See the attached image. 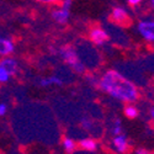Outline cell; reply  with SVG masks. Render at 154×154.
Masks as SVG:
<instances>
[{
  "label": "cell",
  "mask_w": 154,
  "mask_h": 154,
  "mask_svg": "<svg viewBox=\"0 0 154 154\" xmlns=\"http://www.w3.org/2000/svg\"><path fill=\"white\" fill-rule=\"evenodd\" d=\"M138 33L143 40L149 43L154 45V20H142L138 22L137 26Z\"/></svg>",
  "instance_id": "3"
},
{
  "label": "cell",
  "mask_w": 154,
  "mask_h": 154,
  "mask_svg": "<svg viewBox=\"0 0 154 154\" xmlns=\"http://www.w3.org/2000/svg\"><path fill=\"white\" fill-rule=\"evenodd\" d=\"M97 86L101 91L126 104H133L139 97L137 85L115 69H109L102 74L99 78Z\"/></svg>",
  "instance_id": "1"
},
{
  "label": "cell",
  "mask_w": 154,
  "mask_h": 154,
  "mask_svg": "<svg viewBox=\"0 0 154 154\" xmlns=\"http://www.w3.org/2000/svg\"><path fill=\"white\" fill-rule=\"evenodd\" d=\"M38 3H42V4H56V3H59L62 0H36Z\"/></svg>",
  "instance_id": "17"
},
{
  "label": "cell",
  "mask_w": 154,
  "mask_h": 154,
  "mask_svg": "<svg viewBox=\"0 0 154 154\" xmlns=\"http://www.w3.org/2000/svg\"><path fill=\"white\" fill-rule=\"evenodd\" d=\"M149 5H150V6L154 9V0H149Z\"/></svg>",
  "instance_id": "22"
},
{
  "label": "cell",
  "mask_w": 154,
  "mask_h": 154,
  "mask_svg": "<svg viewBox=\"0 0 154 154\" xmlns=\"http://www.w3.org/2000/svg\"><path fill=\"white\" fill-rule=\"evenodd\" d=\"M15 49V46L11 40L5 37H0V56L8 57L10 56Z\"/></svg>",
  "instance_id": "7"
},
{
  "label": "cell",
  "mask_w": 154,
  "mask_h": 154,
  "mask_svg": "<svg viewBox=\"0 0 154 154\" xmlns=\"http://www.w3.org/2000/svg\"><path fill=\"white\" fill-rule=\"evenodd\" d=\"M10 73L4 68L0 66V83H6L9 79H10Z\"/></svg>",
  "instance_id": "15"
},
{
  "label": "cell",
  "mask_w": 154,
  "mask_h": 154,
  "mask_svg": "<svg viewBox=\"0 0 154 154\" xmlns=\"http://www.w3.org/2000/svg\"><path fill=\"white\" fill-rule=\"evenodd\" d=\"M62 146H63V149L66 150L67 153H73V152H75V148H76L75 142H74V140L70 137L69 138H64Z\"/></svg>",
  "instance_id": "13"
},
{
  "label": "cell",
  "mask_w": 154,
  "mask_h": 154,
  "mask_svg": "<svg viewBox=\"0 0 154 154\" xmlns=\"http://www.w3.org/2000/svg\"><path fill=\"white\" fill-rule=\"evenodd\" d=\"M136 153H137V154H147L148 150H147V149H137Z\"/></svg>",
  "instance_id": "20"
},
{
  "label": "cell",
  "mask_w": 154,
  "mask_h": 154,
  "mask_svg": "<svg viewBox=\"0 0 154 154\" xmlns=\"http://www.w3.org/2000/svg\"><path fill=\"white\" fill-rule=\"evenodd\" d=\"M142 2H143V0H127V3L130 4L131 6H137V5H139Z\"/></svg>",
  "instance_id": "18"
},
{
  "label": "cell",
  "mask_w": 154,
  "mask_h": 154,
  "mask_svg": "<svg viewBox=\"0 0 154 154\" xmlns=\"http://www.w3.org/2000/svg\"><path fill=\"white\" fill-rule=\"evenodd\" d=\"M111 146H112V149L117 153H126L130 149V142H128L127 137L123 133H119L116 136H113Z\"/></svg>",
  "instance_id": "6"
},
{
  "label": "cell",
  "mask_w": 154,
  "mask_h": 154,
  "mask_svg": "<svg viewBox=\"0 0 154 154\" xmlns=\"http://www.w3.org/2000/svg\"><path fill=\"white\" fill-rule=\"evenodd\" d=\"M70 16V12H69V9H66V8H60L56 11L52 12V17L56 22L58 23H66L68 21Z\"/></svg>",
  "instance_id": "8"
},
{
  "label": "cell",
  "mask_w": 154,
  "mask_h": 154,
  "mask_svg": "<svg viewBox=\"0 0 154 154\" xmlns=\"http://www.w3.org/2000/svg\"><path fill=\"white\" fill-rule=\"evenodd\" d=\"M110 19L113 23L120 26H128L131 25V16L128 11L122 6H115L110 14Z\"/></svg>",
  "instance_id": "4"
},
{
  "label": "cell",
  "mask_w": 154,
  "mask_h": 154,
  "mask_svg": "<svg viewBox=\"0 0 154 154\" xmlns=\"http://www.w3.org/2000/svg\"><path fill=\"white\" fill-rule=\"evenodd\" d=\"M89 40L96 46H102L110 40V36L102 27H94L89 32Z\"/></svg>",
  "instance_id": "5"
},
{
  "label": "cell",
  "mask_w": 154,
  "mask_h": 154,
  "mask_svg": "<svg viewBox=\"0 0 154 154\" xmlns=\"http://www.w3.org/2000/svg\"><path fill=\"white\" fill-rule=\"evenodd\" d=\"M59 54L62 57V59L66 62V64L72 68L73 72L78 73V74H84L86 72L85 64L84 62L80 59L76 49L72 46H64L59 49Z\"/></svg>",
  "instance_id": "2"
},
{
  "label": "cell",
  "mask_w": 154,
  "mask_h": 154,
  "mask_svg": "<svg viewBox=\"0 0 154 154\" xmlns=\"http://www.w3.org/2000/svg\"><path fill=\"white\" fill-rule=\"evenodd\" d=\"M0 66L4 67L10 73V75H15L19 70V64L14 58H4L0 62Z\"/></svg>",
  "instance_id": "9"
},
{
  "label": "cell",
  "mask_w": 154,
  "mask_h": 154,
  "mask_svg": "<svg viewBox=\"0 0 154 154\" xmlns=\"http://www.w3.org/2000/svg\"><path fill=\"white\" fill-rule=\"evenodd\" d=\"M64 80L60 76H48V78H43L40 80L41 86H49V85H63Z\"/></svg>",
  "instance_id": "11"
},
{
  "label": "cell",
  "mask_w": 154,
  "mask_h": 154,
  "mask_svg": "<svg viewBox=\"0 0 154 154\" xmlns=\"http://www.w3.org/2000/svg\"><path fill=\"white\" fill-rule=\"evenodd\" d=\"M123 113H125V116L127 119H130V120H134L138 115H139V111L138 109L133 105V104H127L123 109Z\"/></svg>",
  "instance_id": "12"
},
{
  "label": "cell",
  "mask_w": 154,
  "mask_h": 154,
  "mask_svg": "<svg viewBox=\"0 0 154 154\" xmlns=\"http://www.w3.org/2000/svg\"><path fill=\"white\" fill-rule=\"evenodd\" d=\"M111 133H112V136H116L119 133H122V123H121V121L119 119L113 120V122L111 125Z\"/></svg>",
  "instance_id": "14"
},
{
  "label": "cell",
  "mask_w": 154,
  "mask_h": 154,
  "mask_svg": "<svg viewBox=\"0 0 154 154\" xmlns=\"http://www.w3.org/2000/svg\"><path fill=\"white\" fill-rule=\"evenodd\" d=\"M79 147L84 152H88V153L96 152L97 150V142L93 138H83L79 142Z\"/></svg>",
  "instance_id": "10"
},
{
  "label": "cell",
  "mask_w": 154,
  "mask_h": 154,
  "mask_svg": "<svg viewBox=\"0 0 154 154\" xmlns=\"http://www.w3.org/2000/svg\"><path fill=\"white\" fill-rule=\"evenodd\" d=\"M149 115H150V119H152V121L154 122V107H152V109H150V112H149Z\"/></svg>",
  "instance_id": "21"
},
{
  "label": "cell",
  "mask_w": 154,
  "mask_h": 154,
  "mask_svg": "<svg viewBox=\"0 0 154 154\" xmlns=\"http://www.w3.org/2000/svg\"><path fill=\"white\" fill-rule=\"evenodd\" d=\"M70 5H72V0H64L63 4H62V8H66V9L70 10Z\"/></svg>",
  "instance_id": "19"
},
{
  "label": "cell",
  "mask_w": 154,
  "mask_h": 154,
  "mask_svg": "<svg viewBox=\"0 0 154 154\" xmlns=\"http://www.w3.org/2000/svg\"><path fill=\"white\" fill-rule=\"evenodd\" d=\"M6 112H8V105L4 104V102H0V117L5 116Z\"/></svg>",
  "instance_id": "16"
}]
</instances>
